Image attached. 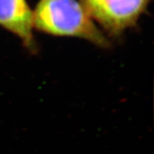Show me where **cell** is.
<instances>
[{
	"mask_svg": "<svg viewBox=\"0 0 154 154\" xmlns=\"http://www.w3.org/2000/svg\"><path fill=\"white\" fill-rule=\"evenodd\" d=\"M150 0H80L93 20L112 35L134 26Z\"/></svg>",
	"mask_w": 154,
	"mask_h": 154,
	"instance_id": "obj_2",
	"label": "cell"
},
{
	"mask_svg": "<svg viewBox=\"0 0 154 154\" xmlns=\"http://www.w3.org/2000/svg\"><path fill=\"white\" fill-rule=\"evenodd\" d=\"M33 26L53 35L78 37L98 47L109 46L106 37L77 0H40L33 12Z\"/></svg>",
	"mask_w": 154,
	"mask_h": 154,
	"instance_id": "obj_1",
	"label": "cell"
},
{
	"mask_svg": "<svg viewBox=\"0 0 154 154\" xmlns=\"http://www.w3.org/2000/svg\"><path fill=\"white\" fill-rule=\"evenodd\" d=\"M0 25L18 37L29 50L35 51L33 12L26 0H0Z\"/></svg>",
	"mask_w": 154,
	"mask_h": 154,
	"instance_id": "obj_3",
	"label": "cell"
}]
</instances>
